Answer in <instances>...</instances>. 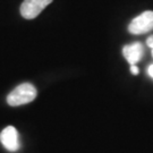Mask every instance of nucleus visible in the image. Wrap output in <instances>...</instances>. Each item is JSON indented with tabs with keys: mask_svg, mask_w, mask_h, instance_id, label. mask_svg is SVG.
<instances>
[{
	"mask_svg": "<svg viewBox=\"0 0 153 153\" xmlns=\"http://www.w3.org/2000/svg\"><path fill=\"white\" fill-rule=\"evenodd\" d=\"M148 74L153 78V65H150L148 68Z\"/></svg>",
	"mask_w": 153,
	"mask_h": 153,
	"instance_id": "nucleus-8",
	"label": "nucleus"
},
{
	"mask_svg": "<svg viewBox=\"0 0 153 153\" xmlns=\"http://www.w3.org/2000/svg\"><path fill=\"white\" fill-rule=\"evenodd\" d=\"M152 56H153V48H152Z\"/></svg>",
	"mask_w": 153,
	"mask_h": 153,
	"instance_id": "nucleus-9",
	"label": "nucleus"
},
{
	"mask_svg": "<svg viewBox=\"0 0 153 153\" xmlns=\"http://www.w3.org/2000/svg\"><path fill=\"white\" fill-rule=\"evenodd\" d=\"M131 73L133 74V75H137V74L140 73V71H138V68H137L135 65H131Z\"/></svg>",
	"mask_w": 153,
	"mask_h": 153,
	"instance_id": "nucleus-6",
	"label": "nucleus"
},
{
	"mask_svg": "<svg viewBox=\"0 0 153 153\" xmlns=\"http://www.w3.org/2000/svg\"><path fill=\"white\" fill-rule=\"evenodd\" d=\"M36 88L30 83H23L14 88L7 97V103L11 107H17L32 102L36 98Z\"/></svg>",
	"mask_w": 153,
	"mask_h": 153,
	"instance_id": "nucleus-1",
	"label": "nucleus"
},
{
	"mask_svg": "<svg viewBox=\"0 0 153 153\" xmlns=\"http://www.w3.org/2000/svg\"><path fill=\"white\" fill-rule=\"evenodd\" d=\"M51 2L52 0H24L21 5V14L26 19H33Z\"/></svg>",
	"mask_w": 153,
	"mask_h": 153,
	"instance_id": "nucleus-3",
	"label": "nucleus"
},
{
	"mask_svg": "<svg viewBox=\"0 0 153 153\" xmlns=\"http://www.w3.org/2000/svg\"><path fill=\"white\" fill-rule=\"evenodd\" d=\"M128 31L131 34H145L153 31V11L146 10L135 17L128 25Z\"/></svg>",
	"mask_w": 153,
	"mask_h": 153,
	"instance_id": "nucleus-2",
	"label": "nucleus"
},
{
	"mask_svg": "<svg viewBox=\"0 0 153 153\" xmlns=\"http://www.w3.org/2000/svg\"><path fill=\"white\" fill-rule=\"evenodd\" d=\"M0 142L8 151H17L19 149V141H18V133L16 128L13 126L6 127L0 134Z\"/></svg>",
	"mask_w": 153,
	"mask_h": 153,
	"instance_id": "nucleus-4",
	"label": "nucleus"
},
{
	"mask_svg": "<svg viewBox=\"0 0 153 153\" xmlns=\"http://www.w3.org/2000/svg\"><path fill=\"white\" fill-rule=\"evenodd\" d=\"M146 44H148L149 48L152 49L153 48V35H151V36H149L148 38V40H146Z\"/></svg>",
	"mask_w": 153,
	"mask_h": 153,
	"instance_id": "nucleus-7",
	"label": "nucleus"
},
{
	"mask_svg": "<svg viewBox=\"0 0 153 153\" xmlns=\"http://www.w3.org/2000/svg\"><path fill=\"white\" fill-rule=\"evenodd\" d=\"M143 53H144V49H143V45L140 42H135L133 44L125 45L124 49H123V55L131 65H135L141 60Z\"/></svg>",
	"mask_w": 153,
	"mask_h": 153,
	"instance_id": "nucleus-5",
	"label": "nucleus"
}]
</instances>
